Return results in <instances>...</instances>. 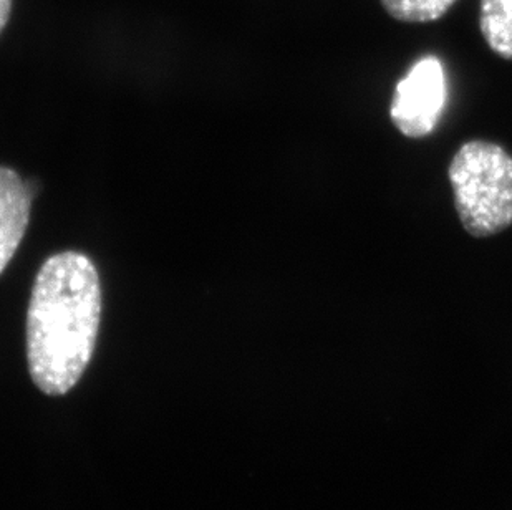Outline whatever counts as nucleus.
<instances>
[{"mask_svg":"<svg viewBox=\"0 0 512 510\" xmlns=\"http://www.w3.org/2000/svg\"><path fill=\"white\" fill-rule=\"evenodd\" d=\"M448 102L445 68L440 58L425 57L401 78L393 95V125L406 138H425L440 123Z\"/></svg>","mask_w":512,"mask_h":510,"instance_id":"obj_3","label":"nucleus"},{"mask_svg":"<svg viewBox=\"0 0 512 510\" xmlns=\"http://www.w3.org/2000/svg\"><path fill=\"white\" fill-rule=\"evenodd\" d=\"M34 194L14 169L0 166V274L9 265L29 226Z\"/></svg>","mask_w":512,"mask_h":510,"instance_id":"obj_4","label":"nucleus"},{"mask_svg":"<svg viewBox=\"0 0 512 510\" xmlns=\"http://www.w3.org/2000/svg\"><path fill=\"white\" fill-rule=\"evenodd\" d=\"M448 176L468 234L496 236L512 226V156L503 146L483 140L464 143L451 159Z\"/></svg>","mask_w":512,"mask_h":510,"instance_id":"obj_2","label":"nucleus"},{"mask_svg":"<svg viewBox=\"0 0 512 510\" xmlns=\"http://www.w3.org/2000/svg\"><path fill=\"white\" fill-rule=\"evenodd\" d=\"M12 14V0H0V34L5 29Z\"/></svg>","mask_w":512,"mask_h":510,"instance_id":"obj_7","label":"nucleus"},{"mask_svg":"<svg viewBox=\"0 0 512 510\" xmlns=\"http://www.w3.org/2000/svg\"><path fill=\"white\" fill-rule=\"evenodd\" d=\"M388 15L406 24H430L450 12L458 0H380Z\"/></svg>","mask_w":512,"mask_h":510,"instance_id":"obj_6","label":"nucleus"},{"mask_svg":"<svg viewBox=\"0 0 512 510\" xmlns=\"http://www.w3.org/2000/svg\"><path fill=\"white\" fill-rule=\"evenodd\" d=\"M479 30L489 49L512 60V0H481Z\"/></svg>","mask_w":512,"mask_h":510,"instance_id":"obj_5","label":"nucleus"},{"mask_svg":"<svg viewBox=\"0 0 512 510\" xmlns=\"http://www.w3.org/2000/svg\"><path fill=\"white\" fill-rule=\"evenodd\" d=\"M102 320L97 267L80 252L45 260L27 310V360L35 385L62 396L77 385L92 360Z\"/></svg>","mask_w":512,"mask_h":510,"instance_id":"obj_1","label":"nucleus"}]
</instances>
